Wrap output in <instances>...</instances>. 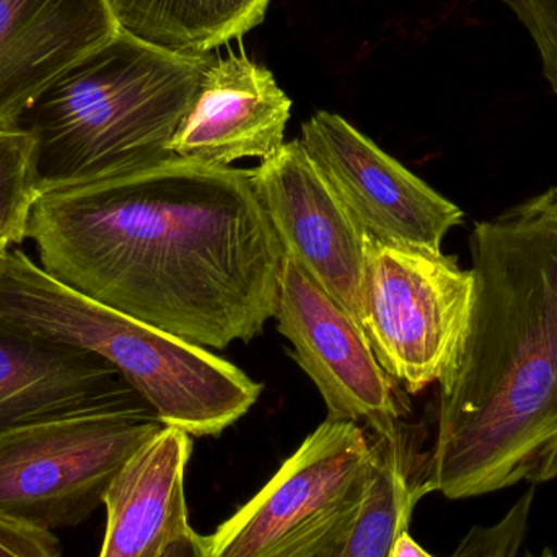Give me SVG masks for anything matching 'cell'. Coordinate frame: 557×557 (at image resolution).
I'll use <instances>...</instances> for the list:
<instances>
[{
	"instance_id": "cell-1",
	"label": "cell",
	"mask_w": 557,
	"mask_h": 557,
	"mask_svg": "<svg viewBox=\"0 0 557 557\" xmlns=\"http://www.w3.org/2000/svg\"><path fill=\"white\" fill-rule=\"evenodd\" d=\"M26 240L72 290L201 347L263 333L284 248L250 170L170 157L42 193Z\"/></svg>"
},
{
	"instance_id": "cell-2",
	"label": "cell",
	"mask_w": 557,
	"mask_h": 557,
	"mask_svg": "<svg viewBox=\"0 0 557 557\" xmlns=\"http://www.w3.org/2000/svg\"><path fill=\"white\" fill-rule=\"evenodd\" d=\"M470 326L425 484L450 500L557 480V186L476 222Z\"/></svg>"
},
{
	"instance_id": "cell-3",
	"label": "cell",
	"mask_w": 557,
	"mask_h": 557,
	"mask_svg": "<svg viewBox=\"0 0 557 557\" xmlns=\"http://www.w3.org/2000/svg\"><path fill=\"white\" fill-rule=\"evenodd\" d=\"M214 58L169 51L120 29L72 65L16 124L35 143L41 195L173 157L170 143Z\"/></svg>"
},
{
	"instance_id": "cell-4",
	"label": "cell",
	"mask_w": 557,
	"mask_h": 557,
	"mask_svg": "<svg viewBox=\"0 0 557 557\" xmlns=\"http://www.w3.org/2000/svg\"><path fill=\"white\" fill-rule=\"evenodd\" d=\"M0 314L103 357L163 425L195 437L222 434L261 395L234 363L72 290L18 247L0 255Z\"/></svg>"
},
{
	"instance_id": "cell-5",
	"label": "cell",
	"mask_w": 557,
	"mask_h": 557,
	"mask_svg": "<svg viewBox=\"0 0 557 557\" xmlns=\"http://www.w3.org/2000/svg\"><path fill=\"white\" fill-rule=\"evenodd\" d=\"M376 441L356 422L318 425L267 486L206 536L208 557H324L366 503Z\"/></svg>"
},
{
	"instance_id": "cell-6",
	"label": "cell",
	"mask_w": 557,
	"mask_h": 557,
	"mask_svg": "<svg viewBox=\"0 0 557 557\" xmlns=\"http://www.w3.org/2000/svg\"><path fill=\"white\" fill-rule=\"evenodd\" d=\"M165 425L153 409L100 412L0 438V516L51 533L98 507L129 458Z\"/></svg>"
},
{
	"instance_id": "cell-7",
	"label": "cell",
	"mask_w": 557,
	"mask_h": 557,
	"mask_svg": "<svg viewBox=\"0 0 557 557\" xmlns=\"http://www.w3.org/2000/svg\"><path fill=\"white\" fill-rule=\"evenodd\" d=\"M474 277L455 257L369 240L362 331L382 369L406 392L450 376L460 359Z\"/></svg>"
},
{
	"instance_id": "cell-8",
	"label": "cell",
	"mask_w": 557,
	"mask_h": 557,
	"mask_svg": "<svg viewBox=\"0 0 557 557\" xmlns=\"http://www.w3.org/2000/svg\"><path fill=\"white\" fill-rule=\"evenodd\" d=\"M300 143L369 240L442 253L448 232L463 222L457 205L339 114L317 111L301 124Z\"/></svg>"
},
{
	"instance_id": "cell-9",
	"label": "cell",
	"mask_w": 557,
	"mask_h": 557,
	"mask_svg": "<svg viewBox=\"0 0 557 557\" xmlns=\"http://www.w3.org/2000/svg\"><path fill=\"white\" fill-rule=\"evenodd\" d=\"M274 318L278 333L294 346L298 366L320 389L327 419L363 422L379 441L409 445L392 376L362 327L285 255Z\"/></svg>"
},
{
	"instance_id": "cell-10",
	"label": "cell",
	"mask_w": 557,
	"mask_h": 557,
	"mask_svg": "<svg viewBox=\"0 0 557 557\" xmlns=\"http://www.w3.org/2000/svg\"><path fill=\"white\" fill-rule=\"evenodd\" d=\"M250 180L285 257L362 327L367 237L321 178L300 139L261 160Z\"/></svg>"
},
{
	"instance_id": "cell-11",
	"label": "cell",
	"mask_w": 557,
	"mask_h": 557,
	"mask_svg": "<svg viewBox=\"0 0 557 557\" xmlns=\"http://www.w3.org/2000/svg\"><path fill=\"white\" fill-rule=\"evenodd\" d=\"M152 409L103 357L0 314V438L100 412Z\"/></svg>"
},
{
	"instance_id": "cell-12",
	"label": "cell",
	"mask_w": 557,
	"mask_h": 557,
	"mask_svg": "<svg viewBox=\"0 0 557 557\" xmlns=\"http://www.w3.org/2000/svg\"><path fill=\"white\" fill-rule=\"evenodd\" d=\"M292 100L273 72L247 52L215 54L198 95L170 143L173 156L228 166L267 160L284 146Z\"/></svg>"
},
{
	"instance_id": "cell-13",
	"label": "cell",
	"mask_w": 557,
	"mask_h": 557,
	"mask_svg": "<svg viewBox=\"0 0 557 557\" xmlns=\"http://www.w3.org/2000/svg\"><path fill=\"white\" fill-rule=\"evenodd\" d=\"M120 29L110 0H0V126Z\"/></svg>"
},
{
	"instance_id": "cell-14",
	"label": "cell",
	"mask_w": 557,
	"mask_h": 557,
	"mask_svg": "<svg viewBox=\"0 0 557 557\" xmlns=\"http://www.w3.org/2000/svg\"><path fill=\"white\" fill-rule=\"evenodd\" d=\"M191 435L165 425L129 458L107 496V530L98 557H160L191 530L185 473Z\"/></svg>"
},
{
	"instance_id": "cell-15",
	"label": "cell",
	"mask_w": 557,
	"mask_h": 557,
	"mask_svg": "<svg viewBox=\"0 0 557 557\" xmlns=\"http://www.w3.org/2000/svg\"><path fill=\"white\" fill-rule=\"evenodd\" d=\"M121 29L169 51L205 54L267 18L271 0H110Z\"/></svg>"
},
{
	"instance_id": "cell-16",
	"label": "cell",
	"mask_w": 557,
	"mask_h": 557,
	"mask_svg": "<svg viewBox=\"0 0 557 557\" xmlns=\"http://www.w3.org/2000/svg\"><path fill=\"white\" fill-rule=\"evenodd\" d=\"M375 441L379 451L362 510L346 539L324 557L392 556L399 533L409 530L416 504L431 494L424 480L425 454L411 445Z\"/></svg>"
},
{
	"instance_id": "cell-17",
	"label": "cell",
	"mask_w": 557,
	"mask_h": 557,
	"mask_svg": "<svg viewBox=\"0 0 557 557\" xmlns=\"http://www.w3.org/2000/svg\"><path fill=\"white\" fill-rule=\"evenodd\" d=\"M39 196L33 137L22 127L0 126V245L20 247L26 240Z\"/></svg>"
},
{
	"instance_id": "cell-18",
	"label": "cell",
	"mask_w": 557,
	"mask_h": 557,
	"mask_svg": "<svg viewBox=\"0 0 557 557\" xmlns=\"http://www.w3.org/2000/svg\"><path fill=\"white\" fill-rule=\"evenodd\" d=\"M533 504L535 487H529L497 522L473 527L450 557H519L529 533Z\"/></svg>"
},
{
	"instance_id": "cell-19",
	"label": "cell",
	"mask_w": 557,
	"mask_h": 557,
	"mask_svg": "<svg viewBox=\"0 0 557 557\" xmlns=\"http://www.w3.org/2000/svg\"><path fill=\"white\" fill-rule=\"evenodd\" d=\"M529 29L542 58L543 72L557 95V0H506Z\"/></svg>"
},
{
	"instance_id": "cell-20",
	"label": "cell",
	"mask_w": 557,
	"mask_h": 557,
	"mask_svg": "<svg viewBox=\"0 0 557 557\" xmlns=\"http://www.w3.org/2000/svg\"><path fill=\"white\" fill-rule=\"evenodd\" d=\"M0 557H62L52 533L0 516Z\"/></svg>"
},
{
	"instance_id": "cell-21",
	"label": "cell",
	"mask_w": 557,
	"mask_h": 557,
	"mask_svg": "<svg viewBox=\"0 0 557 557\" xmlns=\"http://www.w3.org/2000/svg\"><path fill=\"white\" fill-rule=\"evenodd\" d=\"M160 557H208L206 536L199 535L193 529L188 530L173 540Z\"/></svg>"
},
{
	"instance_id": "cell-22",
	"label": "cell",
	"mask_w": 557,
	"mask_h": 557,
	"mask_svg": "<svg viewBox=\"0 0 557 557\" xmlns=\"http://www.w3.org/2000/svg\"><path fill=\"white\" fill-rule=\"evenodd\" d=\"M389 557H434L431 553L425 552L411 535L409 530H403L396 539L395 546Z\"/></svg>"
},
{
	"instance_id": "cell-23",
	"label": "cell",
	"mask_w": 557,
	"mask_h": 557,
	"mask_svg": "<svg viewBox=\"0 0 557 557\" xmlns=\"http://www.w3.org/2000/svg\"><path fill=\"white\" fill-rule=\"evenodd\" d=\"M525 557H557V553L553 552V549L545 548L540 555H530L529 553Z\"/></svg>"
},
{
	"instance_id": "cell-24",
	"label": "cell",
	"mask_w": 557,
	"mask_h": 557,
	"mask_svg": "<svg viewBox=\"0 0 557 557\" xmlns=\"http://www.w3.org/2000/svg\"><path fill=\"white\" fill-rule=\"evenodd\" d=\"M5 250H7V247H3V245H0V255H2L3 251H5Z\"/></svg>"
}]
</instances>
